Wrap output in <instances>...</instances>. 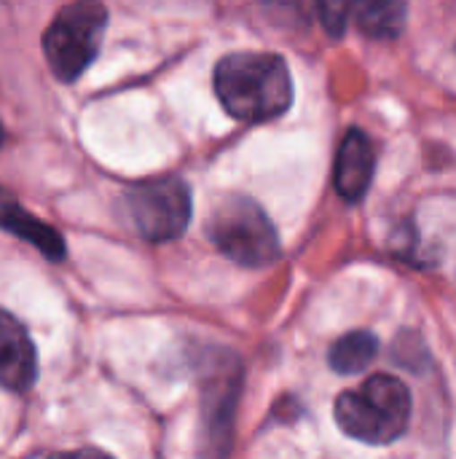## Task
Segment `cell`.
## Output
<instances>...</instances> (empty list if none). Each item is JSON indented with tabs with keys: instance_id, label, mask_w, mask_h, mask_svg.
I'll return each mask as SVG.
<instances>
[{
	"instance_id": "6da1fadb",
	"label": "cell",
	"mask_w": 456,
	"mask_h": 459,
	"mask_svg": "<svg viewBox=\"0 0 456 459\" xmlns=\"http://www.w3.org/2000/svg\"><path fill=\"white\" fill-rule=\"evenodd\" d=\"M215 97L242 124L280 118L293 105V78L285 56L271 51L226 54L212 73Z\"/></svg>"
},
{
	"instance_id": "7a4b0ae2",
	"label": "cell",
	"mask_w": 456,
	"mask_h": 459,
	"mask_svg": "<svg viewBox=\"0 0 456 459\" xmlns=\"http://www.w3.org/2000/svg\"><path fill=\"white\" fill-rule=\"evenodd\" d=\"M333 414L349 438L384 446L409 430L411 393L398 377L374 374L360 387L341 393L336 398Z\"/></svg>"
},
{
	"instance_id": "3957f363",
	"label": "cell",
	"mask_w": 456,
	"mask_h": 459,
	"mask_svg": "<svg viewBox=\"0 0 456 459\" xmlns=\"http://www.w3.org/2000/svg\"><path fill=\"white\" fill-rule=\"evenodd\" d=\"M210 242L234 264L247 269L271 266L282 255L280 234L258 202L242 194L226 196L207 218Z\"/></svg>"
},
{
	"instance_id": "277c9868",
	"label": "cell",
	"mask_w": 456,
	"mask_h": 459,
	"mask_svg": "<svg viewBox=\"0 0 456 459\" xmlns=\"http://www.w3.org/2000/svg\"><path fill=\"white\" fill-rule=\"evenodd\" d=\"M108 27V8L102 0H73L67 3L43 32V54L51 73L73 83L99 54V43Z\"/></svg>"
},
{
	"instance_id": "5b68a950",
	"label": "cell",
	"mask_w": 456,
	"mask_h": 459,
	"mask_svg": "<svg viewBox=\"0 0 456 459\" xmlns=\"http://www.w3.org/2000/svg\"><path fill=\"white\" fill-rule=\"evenodd\" d=\"M126 210L142 239L169 242L188 229L191 191L177 175L151 178L126 191Z\"/></svg>"
},
{
	"instance_id": "8992f818",
	"label": "cell",
	"mask_w": 456,
	"mask_h": 459,
	"mask_svg": "<svg viewBox=\"0 0 456 459\" xmlns=\"http://www.w3.org/2000/svg\"><path fill=\"white\" fill-rule=\"evenodd\" d=\"M242 390V363L237 358H220L218 374L204 387V459H223L231 446L234 409Z\"/></svg>"
},
{
	"instance_id": "52a82bcc",
	"label": "cell",
	"mask_w": 456,
	"mask_h": 459,
	"mask_svg": "<svg viewBox=\"0 0 456 459\" xmlns=\"http://www.w3.org/2000/svg\"><path fill=\"white\" fill-rule=\"evenodd\" d=\"M38 379V352L19 317L0 309V387L27 393Z\"/></svg>"
},
{
	"instance_id": "ba28073f",
	"label": "cell",
	"mask_w": 456,
	"mask_h": 459,
	"mask_svg": "<svg viewBox=\"0 0 456 459\" xmlns=\"http://www.w3.org/2000/svg\"><path fill=\"white\" fill-rule=\"evenodd\" d=\"M374 172H376V151L371 137L363 129H349L336 156V169H333L336 191L347 202H360L374 183Z\"/></svg>"
},
{
	"instance_id": "9c48e42d",
	"label": "cell",
	"mask_w": 456,
	"mask_h": 459,
	"mask_svg": "<svg viewBox=\"0 0 456 459\" xmlns=\"http://www.w3.org/2000/svg\"><path fill=\"white\" fill-rule=\"evenodd\" d=\"M0 229L30 242L32 247H38L48 261H62L67 253L62 234L54 226H48L46 221L27 212L22 207V202L5 188H0Z\"/></svg>"
},
{
	"instance_id": "30bf717a",
	"label": "cell",
	"mask_w": 456,
	"mask_h": 459,
	"mask_svg": "<svg viewBox=\"0 0 456 459\" xmlns=\"http://www.w3.org/2000/svg\"><path fill=\"white\" fill-rule=\"evenodd\" d=\"M352 19L371 38H395L406 24V0H355Z\"/></svg>"
},
{
	"instance_id": "8fae6325",
	"label": "cell",
	"mask_w": 456,
	"mask_h": 459,
	"mask_svg": "<svg viewBox=\"0 0 456 459\" xmlns=\"http://www.w3.org/2000/svg\"><path fill=\"white\" fill-rule=\"evenodd\" d=\"M376 352L379 339L371 331H352L331 347V368L347 377L360 374L374 363Z\"/></svg>"
},
{
	"instance_id": "7c38bea8",
	"label": "cell",
	"mask_w": 456,
	"mask_h": 459,
	"mask_svg": "<svg viewBox=\"0 0 456 459\" xmlns=\"http://www.w3.org/2000/svg\"><path fill=\"white\" fill-rule=\"evenodd\" d=\"M352 3L355 0H317L323 24L333 38H341V32L347 30V19L352 16Z\"/></svg>"
},
{
	"instance_id": "4fadbf2b",
	"label": "cell",
	"mask_w": 456,
	"mask_h": 459,
	"mask_svg": "<svg viewBox=\"0 0 456 459\" xmlns=\"http://www.w3.org/2000/svg\"><path fill=\"white\" fill-rule=\"evenodd\" d=\"M48 459H113L110 455H105L102 449H91V446H86V449H73V452H56V455H51Z\"/></svg>"
},
{
	"instance_id": "5bb4252c",
	"label": "cell",
	"mask_w": 456,
	"mask_h": 459,
	"mask_svg": "<svg viewBox=\"0 0 456 459\" xmlns=\"http://www.w3.org/2000/svg\"><path fill=\"white\" fill-rule=\"evenodd\" d=\"M0 143H3V126H0Z\"/></svg>"
}]
</instances>
